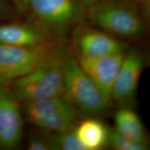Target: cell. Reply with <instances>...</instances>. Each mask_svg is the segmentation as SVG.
<instances>
[{"instance_id":"5b68a950","label":"cell","mask_w":150,"mask_h":150,"mask_svg":"<svg viewBox=\"0 0 150 150\" xmlns=\"http://www.w3.org/2000/svg\"><path fill=\"white\" fill-rule=\"evenodd\" d=\"M22 104L24 117L45 134L72 130L83 117L63 95Z\"/></svg>"},{"instance_id":"ac0fdd59","label":"cell","mask_w":150,"mask_h":150,"mask_svg":"<svg viewBox=\"0 0 150 150\" xmlns=\"http://www.w3.org/2000/svg\"><path fill=\"white\" fill-rule=\"evenodd\" d=\"M13 10L8 0H0V22L11 16Z\"/></svg>"},{"instance_id":"9c48e42d","label":"cell","mask_w":150,"mask_h":150,"mask_svg":"<svg viewBox=\"0 0 150 150\" xmlns=\"http://www.w3.org/2000/svg\"><path fill=\"white\" fill-rule=\"evenodd\" d=\"M24 115L19 102L0 82V149H14L21 142Z\"/></svg>"},{"instance_id":"ba28073f","label":"cell","mask_w":150,"mask_h":150,"mask_svg":"<svg viewBox=\"0 0 150 150\" xmlns=\"http://www.w3.org/2000/svg\"><path fill=\"white\" fill-rule=\"evenodd\" d=\"M72 42L77 57L98 58L125 52L128 44L103 30L84 23L74 29Z\"/></svg>"},{"instance_id":"7c38bea8","label":"cell","mask_w":150,"mask_h":150,"mask_svg":"<svg viewBox=\"0 0 150 150\" xmlns=\"http://www.w3.org/2000/svg\"><path fill=\"white\" fill-rule=\"evenodd\" d=\"M74 131L86 150L102 149L108 145L110 129L99 117L81 118Z\"/></svg>"},{"instance_id":"e0dca14e","label":"cell","mask_w":150,"mask_h":150,"mask_svg":"<svg viewBox=\"0 0 150 150\" xmlns=\"http://www.w3.org/2000/svg\"><path fill=\"white\" fill-rule=\"evenodd\" d=\"M15 11L19 14L26 16L31 0H8Z\"/></svg>"},{"instance_id":"d6986e66","label":"cell","mask_w":150,"mask_h":150,"mask_svg":"<svg viewBox=\"0 0 150 150\" xmlns=\"http://www.w3.org/2000/svg\"><path fill=\"white\" fill-rule=\"evenodd\" d=\"M137 1H139L145 8L147 9L149 8V0H137Z\"/></svg>"},{"instance_id":"9a60e30c","label":"cell","mask_w":150,"mask_h":150,"mask_svg":"<svg viewBox=\"0 0 150 150\" xmlns=\"http://www.w3.org/2000/svg\"><path fill=\"white\" fill-rule=\"evenodd\" d=\"M108 145L115 150H147L149 145L135 142L118 134L114 129H110Z\"/></svg>"},{"instance_id":"5bb4252c","label":"cell","mask_w":150,"mask_h":150,"mask_svg":"<svg viewBox=\"0 0 150 150\" xmlns=\"http://www.w3.org/2000/svg\"><path fill=\"white\" fill-rule=\"evenodd\" d=\"M52 150H86L75 135L74 129L58 134H48Z\"/></svg>"},{"instance_id":"52a82bcc","label":"cell","mask_w":150,"mask_h":150,"mask_svg":"<svg viewBox=\"0 0 150 150\" xmlns=\"http://www.w3.org/2000/svg\"><path fill=\"white\" fill-rule=\"evenodd\" d=\"M146 64L147 59L141 50L127 49L112 86V103L118 107L134 106L138 83Z\"/></svg>"},{"instance_id":"30bf717a","label":"cell","mask_w":150,"mask_h":150,"mask_svg":"<svg viewBox=\"0 0 150 150\" xmlns=\"http://www.w3.org/2000/svg\"><path fill=\"white\" fill-rule=\"evenodd\" d=\"M65 40L27 20L24 22H0V44L36 47Z\"/></svg>"},{"instance_id":"3957f363","label":"cell","mask_w":150,"mask_h":150,"mask_svg":"<svg viewBox=\"0 0 150 150\" xmlns=\"http://www.w3.org/2000/svg\"><path fill=\"white\" fill-rule=\"evenodd\" d=\"M63 96L83 117L104 115L112 105L72 56L65 65Z\"/></svg>"},{"instance_id":"6da1fadb","label":"cell","mask_w":150,"mask_h":150,"mask_svg":"<svg viewBox=\"0 0 150 150\" xmlns=\"http://www.w3.org/2000/svg\"><path fill=\"white\" fill-rule=\"evenodd\" d=\"M147 9L137 0H97L86 7L90 25L123 41L138 42L147 37Z\"/></svg>"},{"instance_id":"7a4b0ae2","label":"cell","mask_w":150,"mask_h":150,"mask_svg":"<svg viewBox=\"0 0 150 150\" xmlns=\"http://www.w3.org/2000/svg\"><path fill=\"white\" fill-rule=\"evenodd\" d=\"M71 56L65 45L31 72L8 83L11 95L19 103L63 95L65 65Z\"/></svg>"},{"instance_id":"2e32d148","label":"cell","mask_w":150,"mask_h":150,"mask_svg":"<svg viewBox=\"0 0 150 150\" xmlns=\"http://www.w3.org/2000/svg\"><path fill=\"white\" fill-rule=\"evenodd\" d=\"M29 150H52L48 134L41 133L40 136H33L27 142Z\"/></svg>"},{"instance_id":"277c9868","label":"cell","mask_w":150,"mask_h":150,"mask_svg":"<svg viewBox=\"0 0 150 150\" xmlns=\"http://www.w3.org/2000/svg\"><path fill=\"white\" fill-rule=\"evenodd\" d=\"M86 6L81 0H31L27 20L57 36L84 23Z\"/></svg>"},{"instance_id":"8fae6325","label":"cell","mask_w":150,"mask_h":150,"mask_svg":"<svg viewBox=\"0 0 150 150\" xmlns=\"http://www.w3.org/2000/svg\"><path fill=\"white\" fill-rule=\"evenodd\" d=\"M125 52L98 58L77 57L76 59L81 67L111 102L112 86Z\"/></svg>"},{"instance_id":"8992f818","label":"cell","mask_w":150,"mask_h":150,"mask_svg":"<svg viewBox=\"0 0 150 150\" xmlns=\"http://www.w3.org/2000/svg\"><path fill=\"white\" fill-rule=\"evenodd\" d=\"M65 45V40L36 47L0 44V82L8 85L28 74Z\"/></svg>"},{"instance_id":"ffe728a7","label":"cell","mask_w":150,"mask_h":150,"mask_svg":"<svg viewBox=\"0 0 150 150\" xmlns=\"http://www.w3.org/2000/svg\"><path fill=\"white\" fill-rule=\"evenodd\" d=\"M81 1L84 4V5H85L86 6L88 7V6L95 2V1H96L97 0H81Z\"/></svg>"},{"instance_id":"4fadbf2b","label":"cell","mask_w":150,"mask_h":150,"mask_svg":"<svg viewBox=\"0 0 150 150\" xmlns=\"http://www.w3.org/2000/svg\"><path fill=\"white\" fill-rule=\"evenodd\" d=\"M114 130L135 142L149 145L148 135L143 123L133 107H119L114 115Z\"/></svg>"}]
</instances>
